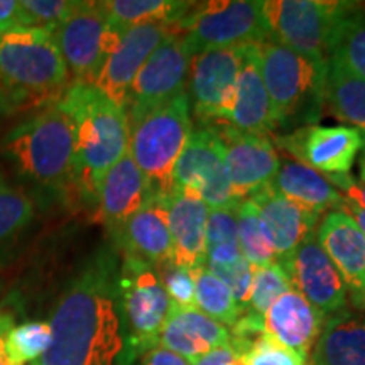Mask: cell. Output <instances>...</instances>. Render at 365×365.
Segmentation results:
<instances>
[{
  "label": "cell",
  "mask_w": 365,
  "mask_h": 365,
  "mask_svg": "<svg viewBox=\"0 0 365 365\" xmlns=\"http://www.w3.org/2000/svg\"><path fill=\"white\" fill-rule=\"evenodd\" d=\"M115 257L98 254L59 296L51 345L33 365H113L122 352Z\"/></svg>",
  "instance_id": "obj_1"
},
{
  "label": "cell",
  "mask_w": 365,
  "mask_h": 365,
  "mask_svg": "<svg viewBox=\"0 0 365 365\" xmlns=\"http://www.w3.org/2000/svg\"><path fill=\"white\" fill-rule=\"evenodd\" d=\"M58 107L75 134V190L97 202L103 176L129 150L127 113L95 85L71 81Z\"/></svg>",
  "instance_id": "obj_2"
},
{
  "label": "cell",
  "mask_w": 365,
  "mask_h": 365,
  "mask_svg": "<svg viewBox=\"0 0 365 365\" xmlns=\"http://www.w3.org/2000/svg\"><path fill=\"white\" fill-rule=\"evenodd\" d=\"M70 83V73L53 29L19 27L0 36L4 113L58 103Z\"/></svg>",
  "instance_id": "obj_3"
},
{
  "label": "cell",
  "mask_w": 365,
  "mask_h": 365,
  "mask_svg": "<svg viewBox=\"0 0 365 365\" xmlns=\"http://www.w3.org/2000/svg\"><path fill=\"white\" fill-rule=\"evenodd\" d=\"M0 153L16 175L36 188L51 193L75 188V134L58 103L12 127L0 140Z\"/></svg>",
  "instance_id": "obj_4"
},
{
  "label": "cell",
  "mask_w": 365,
  "mask_h": 365,
  "mask_svg": "<svg viewBox=\"0 0 365 365\" xmlns=\"http://www.w3.org/2000/svg\"><path fill=\"white\" fill-rule=\"evenodd\" d=\"M255 56L266 86L276 127L313 125L325 105L328 65H319L269 39L255 44Z\"/></svg>",
  "instance_id": "obj_5"
},
{
  "label": "cell",
  "mask_w": 365,
  "mask_h": 365,
  "mask_svg": "<svg viewBox=\"0 0 365 365\" xmlns=\"http://www.w3.org/2000/svg\"><path fill=\"white\" fill-rule=\"evenodd\" d=\"M117 303L122 352L118 365H132L159 346L173 303L153 264L125 255L117 272Z\"/></svg>",
  "instance_id": "obj_6"
},
{
  "label": "cell",
  "mask_w": 365,
  "mask_h": 365,
  "mask_svg": "<svg viewBox=\"0 0 365 365\" xmlns=\"http://www.w3.org/2000/svg\"><path fill=\"white\" fill-rule=\"evenodd\" d=\"M193 132L186 91L129 125V154L154 195L173 190V170Z\"/></svg>",
  "instance_id": "obj_7"
},
{
  "label": "cell",
  "mask_w": 365,
  "mask_h": 365,
  "mask_svg": "<svg viewBox=\"0 0 365 365\" xmlns=\"http://www.w3.org/2000/svg\"><path fill=\"white\" fill-rule=\"evenodd\" d=\"M191 58L210 49L245 48L271 39L264 2L220 0L196 4L175 24Z\"/></svg>",
  "instance_id": "obj_8"
},
{
  "label": "cell",
  "mask_w": 365,
  "mask_h": 365,
  "mask_svg": "<svg viewBox=\"0 0 365 365\" xmlns=\"http://www.w3.org/2000/svg\"><path fill=\"white\" fill-rule=\"evenodd\" d=\"M355 2L267 0L264 14L271 39L319 65H328L333 41Z\"/></svg>",
  "instance_id": "obj_9"
},
{
  "label": "cell",
  "mask_w": 365,
  "mask_h": 365,
  "mask_svg": "<svg viewBox=\"0 0 365 365\" xmlns=\"http://www.w3.org/2000/svg\"><path fill=\"white\" fill-rule=\"evenodd\" d=\"M53 36L71 81L95 85L122 33L108 24L102 2H78L70 17L53 29Z\"/></svg>",
  "instance_id": "obj_10"
},
{
  "label": "cell",
  "mask_w": 365,
  "mask_h": 365,
  "mask_svg": "<svg viewBox=\"0 0 365 365\" xmlns=\"http://www.w3.org/2000/svg\"><path fill=\"white\" fill-rule=\"evenodd\" d=\"M173 188L198 196L208 208L234 207L225 164V148L213 125L191 132L173 170Z\"/></svg>",
  "instance_id": "obj_11"
},
{
  "label": "cell",
  "mask_w": 365,
  "mask_h": 365,
  "mask_svg": "<svg viewBox=\"0 0 365 365\" xmlns=\"http://www.w3.org/2000/svg\"><path fill=\"white\" fill-rule=\"evenodd\" d=\"M244 48L210 49L191 58L188 98L205 125L225 124L234 107Z\"/></svg>",
  "instance_id": "obj_12"
},
{
  "label": "cell",
  "mask_w": 365,
  "mask_h": 365,
  "mask_svg": "<svg viewBox=\"0 0 365 365\" xmlns=\"http://www.w3.org/2000/svg\"><path fill=\"white\" fill-rule=\"evenodd\" d=\"M190 65L191 56L180 36L173 34L164 41L140 68L130 86L125 103L129 125L186 91Z\"/></svg>",
  "instance_id": "obj_13"
},
{
  "label": "cell",
  "mask_w": 365,
  "mask_h": 365,
  "mask_svg": "<svg viewBox=\"0 0 365 365\" xmlns=\"http://www.w3.org/2000/svg\"><path fill=\"white\" fill-rule=\"evenodd\" d=\"M276 144L298 163L330 178L350 175L365 148V135L354 127L313 124L276 137Z\"/></svg>",
  "instance_id": "obj_14"
},
{
  "label": "cell",
  "mask_w": 365,
  "mask_h": 365,
  "mask_svg": "<svg viewBox=\"0 0 365 365\" xmlns=\"http://www.w3.org/2000/svg\"><path fill=\"white\" fill-rule=\"evenodd\" d=\"M176 24V22H175ZM175 24L170 22H149L125 29L117 48L100 71L95 86L107 98L125 110L127 97L137 73L145 65L156 49L175 33Z\"/></svg>",
  "instance_id": "obj_15"
},
{
  "label": "cell",
  "mask_w": 365,
  "mask_h": 365,
  "mask_svg": "<svg viewBox=\"0 0 365 365\" xmlns=\"http://www.w3.org/2000/svg\"><path fill=\"white\" fill-rule=\"evenodd\" d=\"M225 148V164L232 196L242 202L269 185L281 166L271 137L247 134L225 124L213 125Z\"/></svg>",
  "instance_id": "obj_16"
},
{
  "label": "cell",
  "mask_w": 365,
  "mask_h": 365,
  "mask_svg": "<svg viewBox=\"0 0 365 365\" xmlns=\"http://www.w3.org/2000/svg\"><path fill=\"white\" fill-rule=\"evenodd\" d=\"M314 232L301 242L286 262L281 264L289 274L294 289L325 317H331L345 309L349 291L330 257L319 247Z\"/></svg>",
  "instance_id": "obj_17"
},
{
  "label": "cell",
  "mask_w": 365,
  "mask_h": 365,
  "mask_svg": "<svg viewBox=\"0 0 365 365\" xmlns=\"http://www.w3.org/2000/svg\"><path fill=\"white\" fill-rule=\"evenodd\" d=\"M153 188L129 150L103 176L97 193L95 218L115 235L124 223L153 196Z\"/></svg>",
  "instance_id": "obj_18"
},
{
  "label": "cell",
  "mask_w": 365,
  "mask_h": 365,
  "mask_svg": "<svg viewBox=\"0 0 365 365\" xmlns=\"http://www.w3.org/2000/svg\"><path fill=\"white\" fill-rule=\"evenodd\" d=\"M163 200L173 239V264L190 271L203 267L207 262L208 207L198 196L176 188Z\"/></svg>",
  "instance_id": "obj_19"
},
{
  "label": "cell",
  "mask_w": 365,
  "mask_h": 365,
  "mask_svg": "<svg viewBox=\"0 0 365 365\" xmlns=\"http://www.w3.org/2000/svg\"><path fill=\"white\" fill-rule=\"evenodd\" d=\"M317 240L340 272L350 296L365 289V235L341 210L323 215L317 227Z\"/></svg>",
  "instance_id": "obj_20"
},
{
  "label": "cell",
  "mask_w": 365,
  "mask_h": 365,
  "mask_svg": "<svg viewBox=\"0 0 365 365\" xmlns=\"http://www.w3.org/2000/svg\"><path fill=\"white\" fill-rule=\"evenodd\" d=\"M112 239L125 255L153 266L173 261V239L163 195L150 196Z\"/></svg>",
  "instance_id": "obj_21"
},
{
  "label": "cell",
  "mask_w": 365,
  "mask_h": 365,
  "mask_svg": "<svg viewBox=\"0 0 365 365\" xmlns=\"http://www.w3.org/2000/svg\"><path fill=\"white\" fill-rule=\"evenodd\" d=\"M249 200H252L259 210L279 262H286L293 255L301 242L317 230L322 218L319 213L299 207L277 193L271 182L250 195Z\"/></svg>",
  "instance_id": "obj_22"
},
{
  "label": "cell",
  "mask_w": 365,
  "mask_h": 365,
  "mask_svg": "<svg viewBox=\"0 0 365 365\" xmlns=\"http://www.w3.org/2000/svg\"><path fill=\"white\" fill-rule=\"evenodd\" d=\"M327 317L291 287L264 314V333L308 359Z\"/></svg>",
  "instance_id": "obj_23"
},
{
  "label": "cell",
  "mask_w": 365,
  "mask_h": 365,
  "mask_svg": "<svg viewBox=\"0 0 365 365\" xmlns=\"http://www.w3.org/2000/svg\"><path fill=\"white\" fill-rule=\"evenodd\" d=\"M232 341L230 330L198 308H171L159 339V346L171 350L193 364L205 354Z\"/></svg>",
  "instance_id": "obj_24"
},
{
  "label": "cell",
  "mask_w": 365,
  "mask_h": 365,
  "mask_svg": "<svg viewBox=\"0 0 365 365\" xmlns=\"http://www.w3.org/2000/svg\"><path fill=\"white\" fill-rule=\"evenodd\" d=\"M225 125L234 127L240 132H247V134L267 137L277 129L272 115L271 100H269L257 65L255 44L244 48L235 102Z\"/></svg>",
  "instance_id": "obj_25"
},
{
  "label": "cell",
  "mask_w": 365,
  "mask_h": 365,
  "mask_svg": "<svg viewBox=\"0 0 365 365\" xmlns=\"http://www.w3.org/2000/svg\"><path fill=\"white\" fill-rule=\"evenodd\" d=\"M312 365H365V318L341 309L325 319Z\"/></svg>",
  "instance_id": "obj_26"
},
{
  "label": "cell",
  "mask_w": 365,
  "mask_h": 365,
  "mask_svg": "<svg viewBox=\"0 0 365 365\" xmlns=\"http://www.w3.org/2000/svg\"><path fill=\"white\" fill-rule=\"evenodd\" d=\"M271 185L284 198L319 215H325L327 210H340L344 203V196L327 176L298 161L281 163Z\"/></svg>",
  "instance_id": "obj_27"
},
{
  "label": "cell",
  "mask_w": 365,
  "mask_h": 365,
  "mask_svg": "<svg viewBox=\"0 0 365 365\" xmlns=\"http://www.w3.org/2000/svg\"><path fill=\"white\" fill-rule=\"evenodd\" d=\"M325 105L336 120L365 135V78L328 63Z\"/></svg>",
  "instance_id": "obj_28"
},
{
  "label": "cell",
  "mask_w": 365,
  "mask_h": 365,
  "mask_svg": "<svg viewBox=\"0 0 365 365\" xmlns=\"http://www.w3.org/2000/svg\"><path fill=\"white\" fill-rule=\"evenodd\" d=\"M195 2H178V0H107L102 7L108 24L124 33L125 29L149 22H175L193 9Z\"/></svg>",
  "instance_id": "obj_29"
},
{
  "label": "cell",
  "mask_w": 365,
  "mask_h": 365,
  "mask_svg": "<svg viewBox=\"0 0 365 365\" xmlns=\"http://www.w3.org/2000/svg\"><path fill=\"white\" fill-rule=\"evenodd\" d=\"M237 230L240 252L250 266L262 267L277 261L276 247L252 200L237 203Z\"/></svg>",
  "instance_id": "obj_30"
},
{
  "label": "cell",
  "mask_w": 365,
  "mask_h": 365,
  "mask_svg": "<svg viewBox=\"0 0 365 365\" xmlns=\"http://www.w3.org/2000/svg\"><path fill=\"white\" fill-rule=\"evenodd\" d=\"M328 63L365 78V7L360 4L341 22Z\"/></svg>",
  "instance_id": "obj_31"
},
{
  "label": "cell",
  "mask_w": 365,
  "mask_h": 365,
  "mask_svg": "<svg viewBox=\"0 0 365 365\" xmlns=\"http://www.w3.org/2000/svg\"><path fill=\"white\" fill-rule=\"evenodd\" d=\"M244 257L237 230V205L208 208L207 262L205 266H228Z\"/></svg>",
  "instance_id": "obj_32"
},
{
  "label": "cell",
  "mask_w": 365,
  "mask_h": 365,
  "mask_svg": "<svg viewBox=\"0 0 365 365\" xmlns=\"http://www.w3.org/2000/svg\"><path fill=\"white\" fill-rule=\"evenodd\" d=\"M195 307L223 327H234L244 309L239 307L232 291L205 266L195 269Z\"/></svg>",
  "instance_id": "obj_33"
},
{
  "label": "cell",
  "mask_w": 365,
  "mask_h": 365,
  "mask_svg": "<svg viewBox=\"0 0 365 365\" xmlns=\"http://www.w3.org/2000/svg\"><path fill=\"white\" fill-rule=\"evenodd\" d=\"M34 217L33 200L0 175V249L11 244Z\"/></svg>",
  "instance_id": "obj_34"
},
{
  "label": "cell",
  "mask_w": 365,
  "mask_h": 365,
  "mask_svg": "<svg viewBox=\"0 0 365 365\" xmlns=\"http://www.w3.org/2000/svg\"><path fill=\"white\" fill-rule=\"evenodd\" d=\"M291 287H293V282H291L289 274L279 261L262 267H254L247 312L264 318V314L272 307L274 301L279 299Z\"/></svg>",
  "instance_id": "obj_35"
},
{
  "label": "cell",
  "mask_w": 365,
  "mask_h": 365,
  "mask_svg": "<svg viewBox=\"0 0 365 365\" xmlns=\"http://www.w3.org/2000/svg\"><path fill=\"white\" fill-rule=\"evenodd\" d=\"M51 339L49 322H27L14 327L7 339L9 357L17 365L38 362L51 345Z\"/></svg>",
  "instance_id": "obj_36"
},
{
  "label": "cell",
  "mask_w": 365,
  "mask_h": 365,
  "mask_svg": "<svg viewBox=\"0 0 365 365\" xmlns=\"http://www.w3.org/2000/svg\"><path fill=\"white\" fill-rule=\"evenodd\" d=\"M244 365H308L307 357L262 333L240 355Z\"/></svg>",
  "instance_id": "obj_37"
},
{
  "label": "cell",
  "mask_w": 365,
  "mask_h": 365,
  "mask_svg": "<svg viewBox=\"0 0 365 365\" xmlns=\"http://www.w3.org/2000/svg\"><path fill=\"white\" fill-rule=\"evenodd\" d=\"M156 271L159 274V279H161V284L166 291V294L170 296L173 307L180 309H190L196 308L195 307V269L190 271V269L178 267L176 264L164 262L159 264Z\"/></svg>",
  "instance_id": "obj_38"
},
{
  "label": "cell",
  "mask_w": 365,
  "mask_h": 365,
  "mask_svg": "<svg viewBox=\"0 0 365 365\" xmlns=\"http://www.w3.org/2000/svg\"><path fill=\"white\" fill-rule=\"evenodd\" d=\"M76 4L78 2H71V0H21L19 6L26 27L56 29L66 17H70Z\"/></svg>",
  "instance_id": "obj_39"
},
{
  "label": "cell",
  "mask_w": 365,
  "mask_h": 365,
  "mask_svg": "<svg viewBox=\"0 0 365 365\" xmlns=\"http://www.w3.org/2000/svg\"><path fill=\"white\" fill-rule=\"evenodd\" d=\"M213 276L218 277L228 289L232 291L234 298L239 303V307L247 309V303L250 298V289H252L254 279V267L245 261L244 257L240 261L228 266H205Z\"/></svg>",
  "instance_id": "obj_40"
},
{
  "label": "cell",
  "mask_w": 365,
  "mask_h": 365,
  "mask_svg": "<svg viewBox=\"0 0 365 365\" xmlns=\"http://www.w3.org/2000/svg\"><path fill=\"white\" fill-rule=\"evenodd\" d=\"M328 181L340 190V195L345 200L359 205L360 208L365 210V170L360 166V180L354 178L352 175H341V176H330Z\"/></svg>",
  "instance_id": "obj_41"
},
{
  "label": "cell",
  "mask_w": 365,
  "mask_h": 365,
  "mask_svg": "<svg viewBox=\"0 0 365 365\" xmlns=\"http://www.w3.org/2000/svg\"><path fill=\"white\" fill-rule=\"evenodd\" d=\"M26 27L19 2L16 0H0V36L14 29Z\"/></svg>",
  "instance_id": "obj_42"
},
{
  "label": "cell",
  "mask_w": 365,
  "mask_h": 365,
  "mask_svg": "<svg viewBox=\"0 0 365 365\" xmlns=\"http://www.w3.org/2000/svg\"><path fill=\"white\" fill-rule=\"evenodd\" d=\"M242 352H244V346H242L237 340L232 339V341L228 345L220 346V349L205 354L203 357H200L191 365H227L230 364L232 360L239 359Z\"/></svg>",
  "instance_id": "obj_43"
},
{
  "label": "cell",
  "mask_w": 365,
  "mask_h": 365,
  "mask_svg": "<svg viewBox=\"0 0 365 365\" xmlns=\"http://www.w3.org/2000/svg\"><path fill=\"white\" fill-rule=\"evenodd\" d=\"M143 365H191L188 360L182 359L171 350L156 346V349L149 350L143 357Z\"/></svg>",
  "instance_id": "obj_44"
},
{
  "label": "cell",
  "mask_w": 365,
  "mask_h": 365,
  "mask_svg": "<svg viewBox=\"0 0 365 365\" xmlns=\"http://www.w3.org/2000/svg\"><path fill=\"white\" fill-rule=\"evenodd\" d=\"M14 328V317L7 312H0V365H17L12 362L7 352L9 333Z\"/></svg>",
  "instance_id": "obj_45"
},
{
  "label": "cell",
  "mask_w": 365,
  "mask_h": 365,
  "mask_svg": "<svg viewBox=\"0 0 365 365\" xmlns=\"http://www.w3.org/2000/svg\"><path fill=\"white\" fill-rule=\"evenodd\" d=\"M340 210L341 212H345L346 215H349L355 223H357V227L362 230V234L365 235V210L360 208L359 205L349 202V200H345V198H344V203H341Z\"/></svg>",
  "instance_id": "obj_46"
},
{
  "label": "cell",
  "mask_w": 365,
  "mask_h": 365,
  "mask_svg": "<svg viewBox=\"0 0 365 365\" xmlns=\"http://www.w3.org/2000/svg\"><path fill=\"white\" fill-rule=\"evenodd\" d=\"M352 298V304L355 308L359 309H365V289L362 291V293L355 294V296H350Z\"/></svg>",
  "instance_id": "obj_47"
},
{
  "label": "cell",
  "mask_w": 365,
  "mask_h": 365,
  "mask_svg": "<svg viewBox=\"0 0 365 365\" xmlns=\"http://www.w3.org/2000/svg\"><path fill=\"white\" fill-rule=\"evenodd\" d=\"M227 365H244V364L240 362V359H235V360H232V362L227 364Z\"/></svg>",
  "instance_id": "obj_48"
},
{
  "label": "cell",
  "mask_w": 365,
  "mask_h": 365,
  "mask_svg": "<svg viewBox=\"0 0 365 365\" xmlns=\"http://www.w3.org/2000/svg\"><path fill=\"white\" fill-rule=\"evenodd\" d=\"M364 149H365V148H364ZM360 166H362L364 170H365V153H364V158H362V163H360Z\"/></svg>",
  "instance_id": "obj_49"
},
{
  "label": "cell",
  "mask_w": 365,
  "mask_h": 365,
  "mask_svg": "<svg viewBox=\"0 0 365 365\" xmlns=\"http://www.w3.org/2000/svg\"><path fill=\"white\" fill-rule=\"evenodd\" d=\"M4 113V108H2V105H0V115H2Z\"/></svg>",
  "instance_id": "obj_50"
},
{
  "label": "cell",
  "mask_w": 365,
  "mask_h": 365,
  "mask_svg": "<svg viewBox=\"0 0 365 365\" xmlns=\"http://www.w3.org/2000/svg\"><path fill=\"white\" fill-rule=\"evenodd\" d=\"M0 289H2V286H0Z\"/></svg>",
  "instance_id": "obj_51"
},
{
  "label": "cell",
  "mask_w": 365,
  "mask_h": 365,
  "mask_svg": "<svg viewBox=\"0 0 365 365\" xmlns=\"http://www.w3.org/2000/svg\"><path fill=\"white\" fill-rule=\"evenodd\" d=\"M31 365H33V364H31Z\"/></svg>",
  "instance_id": "obj_52"
}]
</instances>
